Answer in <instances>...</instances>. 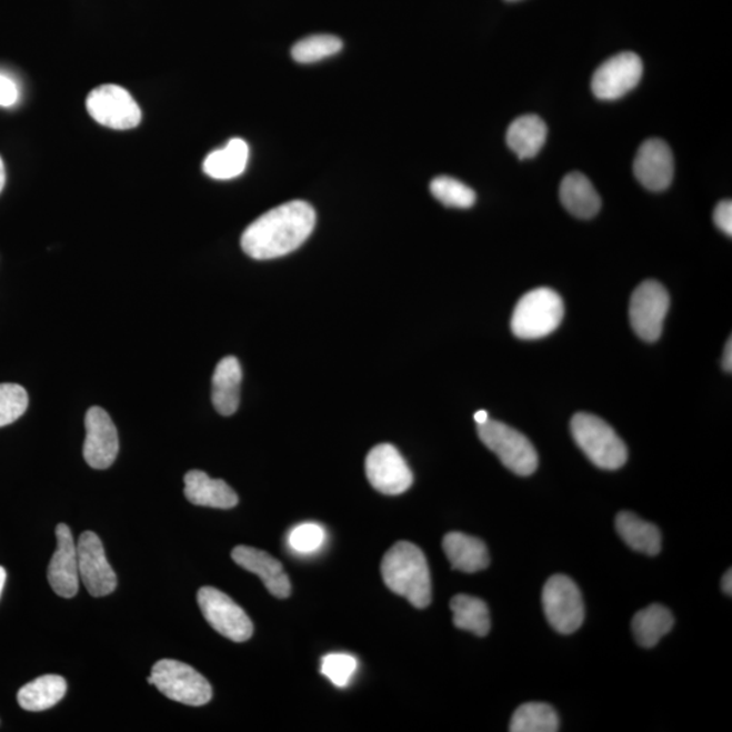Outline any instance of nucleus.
<instances>
[{
    "label": "nucleus",
    "mask_w": 732,
    "mask_h": 732,
    "mask_svg": "<svg viewBox=\"0 0 732 732\" xmlns=\"http://www.w3.org/2000/svg\"><path fill=\"white\" fill-rule=\"evenodd\" d=\"M633 172L636 180L651 192H663L673 182L674 158L666 141L649 139L639 147Z\"/></svg>",
    "instance_id": "15"
},
{
    "label": "nucleus",
    "mask_w": 732,
    "mask_h": 732,
    "mask_svg": "<svg viewBox=\"0 0 732 732\" xmlns=\"http://www.w3.org/2000/svg\"><path fill=\"white\" fill-rule=\"evenodd\" d=\"M561 201L575 218L592 219L601 209V197L581 172H570L561 184Z\"/></svg>",
    "instance_id": "21"
},
{
    "label": "nucleus",
    "mask_w": 732,
    "mask_h": 732,
    "mask_svg": "<svg viewBox=\"0 0 732 732\" xmlns=\"http://www.w3.org/2000/svg\"><path fill=\"white\" fill-rule=\"evenodd\" d=\"M478 434L490 451L494 452L502 464L515 475L529 477L538 470L537 449L527 437L500 421L478 424Z\"/></svg>",
    "instance_id": "6"
},
{
    "label": "nucleus",
    "mask_w": 732,
    "mask_h": 732,
    "mask_svg": "<svg viewBox=\"0 0 732 732\" xmlns=\"http://www.w3.org/2000/svg\"><path fill=\"white\" fill-rule=\"evenodd\" d=\"M355 658L349 654H329L322 658L321 672L338 688L349 685L350 680L353 679L357 672Z\"/></svg>",
    "instance_id": "32"
},
{
    "label": "nucleus",
    "mask_w": 732,
    "mask_h": 732,
    "mask_svg": "<svg viewBox=\"0 0 732 732\" xmlns=\"http://www.w3.org/2000/svg\"><path fill=\"white\" fill-rule=\"evenodd\" d=\"M723 368L724 371H732V342L731 338L728 343H725L724 354H723Z\"/></svg>",
    "instance_id": "36"
},
{
    "label": "nucleus",
    "mask_w": 732,
    "mask_h": 732,
    "mask_svg": "<svg viewBox=\"0 0 732 732\" xmlns=\"http://www.w3.org/2000/svg\"><path fill=\"white\" fill-rule=\"evenodd\" d=\"M642 77V59L632 52L619 53L595 70L593 94L602 101H616L635 89Z\"/></svg>",
    "instance_id": "11"
},
{
    "label": "nucleus",
    "mask_w": 732,
    "mask_h": 732,
    "mask_svg": "<svg viewBox=\"0 0 732 732\" xmlns=\"http://www.w3.org/2000/svg\"><path fill=\"white\" fill-rule=\"evenodd\" d=\"M27 390L18 384H0V428L14 423L28 410Z\"/></svg>",
    "instance_id": "31"
},
{
    "label": "nucleus",
    "mask_w": 732,
    "mask_h": 732,
    "mask_svg": "<svg viewBox=\"0 0 732 732\" xmlns=\"http://www.w3.org/2000/svg\"><path fill=\"white\" fill-rule=\"evenodd\" d=\"M249 146L242 139H232L224 149L209 153L202 169L213 180H233L242 176L249 162Z\"/></svg>",
    "instance_id": "24"
},
{
    "label": "nucleus",
    "mask_w": 732,
    "mask_h": 732,
    "mask_svg": "<svg viewBox=\"0 0 732 732\" xmlns=\"http://www.w3.org/2000/svg\"><path fill=\"white\" fill-rule=\"evenodd\" d=\"M79 578L92 596H104L117 588L116 572L94 532H83L77 543Z\"/></svg>",
    "instance_id": "13"
},
{
    "label": "nucleus",
    "mask_w": 732,
    "mask_h": 732,
    "mask_svg": "<svg viewBox=\"0 0 732 732\" xmlns=\"http://www.w3.org/2000/svg\"><path fill=\"white\" fill-rule=\"evenodd\" d=\"M571 433L578 447L599 469L619 470L629 459L623 440L599 417L580 412L572 418Z\"/></svg>",
    "instance_id": "3"
},
{
    "label": "nucleus",
    "mask_w": 732,
    "mask_h": 732,
    "mask_svg": "<svg viewBox=\"0 0 732 732\" xmlns=\"http://www.w3.org/2000/svg\"><path fill=\"white\" fill-rule=\"evenodd\" d=\"M722 586H723V592L725 594H729V595L732 594V574H731V570L725 572V574L723 576Z\"/></svg>",
    "instance_id": "37"
},
{
    "label": "nucleus",
    "mask_w": 732,
    "mask_h": 732,
    "mask_svg": "<svg viewBox=\"0 0 732 732\" xmlns=\"http://www.w3.org/2000/svg\"><path fill=\"white\" fill-rule=\"evenodd\" d=\"M242 367L237 357H225L214 369L212 402L219 414H235L241 403Z\"/></svg>",
    "instance_id": "19"
},
{
    "label": "nucleus",
    "mask_w": 732,
    "mask_h": 732,
    "mask_svg": "<svg viewBox=\"0 0 732 732\" xmlns=\"http://www.w3.org/2000/svg\"><path fill=\"white\" fill-rule=\"evenodd\" d=\"M674 618L668 608L650 605L638 612L632 620V631L636 642L644 649H652L672 631Z\"/></svg>",
    "instance_id": "26"
},
{
    "label": "nucleus",
    "mask_w": 732,
    "mask_h": 732,
    "mask_svg": "<svg viewBox=\"0 0 732 732\" xmlns=\"http://www.w3.org/2000/svg\"><path fill=\"white\" fill-rule=\"evenodd\" d=\"M616 529L620 538L633 551L645 553L654 556L662 549V538L660 529L650 522L644 521L641 517L630 512H623L618 515Z\"/></svg>",
    "instance_id": "25"
},
{
    "label": "nucleus",
    "mask_w": 732,
    "mask_h": 732,
    "mask_svg": "<svg viewBox=\"0 0 732 732\" xmlns=\"http://www.w3.org/2000/svg\"><path fill=\"white\" fill-rule=\"evenodd\" d=\"M315 224V209L309 202H287L248 227L242 235V249L254 260H274L298 250L310 238Z\"/></svg>",
    "instance_id": "1"
},
{
    "label": "nucleus",
    "mask_w": 732,
    "mask_h": 732,
    "mask_svg": "<svg viewBox=\"0 0 732 732\" xmlns=\"http://www.w3.org/2000/svg\"><path fill=\"white\" fill-rule=\"evenodd\" d=\"M4 183H6L4 163L2 161V158H0V193H2V190L4 188Z\"/></svg>",
    "instance_id": "39"
},
{
    "label": "nucleus",
    "mask_w": 732,
    "mask_h": 732,
    "mask_svg": "<svg viewBox=\"0 0 732 732\" xmlns=\"http://www.w3.org/2000/svg\"><path fill=\"white\" fill-rule=\"evenodd\" d=\"M430 192L449 208L467 209L477 202V193L465 183L452 177H437L430 183Z\"/></svg>",
    "instance_id": "30"
},
{
    "label": "nucleus",
    "mask_w": 732,
    "mask_h": 732,
    "mask_svg": "<svg viewBox=\"0 0 732 732\" xmlns=\"http://www.w3.org/2000/svg\"><path fill=\"white\" fill-rule=\"evenodd\" d=\"M233 562L242 569L261 578L264 588L277 599H287L292 592V584L282 564L272 555L252 547L239 545L233 549Z\"/></svg>",
    "instance_id": "17"
},
{
    "label": "nucleus",
    "mask_w": 732,
    "mask_h": 732,
    "mask_svg": "<svg viewBox=\"0 0 732 732\" xmlns=\"http://www.w3.org/2000/svg\"><path fill=\"white\" fill-rule=\"evenodd\" d=\"M442 547L454 570L473 574L489 568V550L481 539L451 532L442 541Z\"/></svg>",
    "instance_id": "20"
},
{
    "label": "nucleus",
    "mask_w": 732,
    "mask_h": 732,
    "mask_svg": "<svg viewBox=\"0 0 732 732\" xmlns=\"http://www.w3.org/2000/svg\"><path fill=\"white\" fill-rule=\"evenodd\" d=\"M473 418H475L478 424H483L490 420L489 412L484 410H479Z\"/></svg>",
    "instance_id": "38"
},
{
    "label": "nucleus",
    "mask_w": 732,
    "mask_h": 732,
    "mask_svg": "<svg viewBox=\"0 0 732 732\" xmlns=\"http://www.w3.org/2000/svg\"><path fill=\"white\" fill-rule=\"evenodd\" d=\"M365 472L372 488L385 495L403 494L414 481L410 467L391 444H380L368 453Z\"/></svg>",
    "instance_id": "12"
},
{
    "label": "nucleus",
    "mask_w": 732,
    "mask_h": 732,
    "mask_svg": "<svg viewBox=\"0 0 732 732\" xmlns=\"http://www.w3.org/2000/svg\"><path fill=\"white\" fill-rule=\"evenodd\" d=\"M564 317L561 297L550 288H538L515 305L512 330L521 340H539L559 328Z\"/></svg>",
    "instance_id": "4"
},
{
    "label": "nucleus",
    "mask_w": 732,
    "mask_h": 732,
    "mask_svg": "<svg viewBox=\"0 0 732 732\" xmlns=\"http://www.w3.org/2000/svg\"><path fill=\"white\" fill-rule=\"evenodd\" d=\"M713 220L718 229L723 231L725 235H732V202L731 200H723L719 202V205L715 208V213H713Z\"/></svg>",
    "instance_id": "35"
},
{
    "label": "nucleus",
    "mask_w": 732,
    "mask_h": 732,
    "mask_svg": "<svg viewBox=\"0 0 732 732\" xmlns=\"http://www.w3.org/2000/svg\"><path fill=\"white\" fill-rule=\"evenodd\" d=\"M6 578H8V574H6V570L0 565V595H2L4 589Z\"/></svg>",
    "instance_id": "40"
},
{
    "label": "nucleus",
    "mask_w": 732,
    "mask_h": 732,
    "mask_svg": "<svg viewBox=\"0 0 732 732\" xmlns=\"http://www.w3.org/2000/svg\"><path fill=\"white\" fill-rule=\"evenodd\" d=\"M86 440L83 457L94 470H107L119 454V434L108 412L91 408L86 414Z\"/></svg>",
    "instance_id": "14"
},
{
    "label": "nucleus",
    "mask_w": 732,
    "mask_h": 732,
    "mask_svg": "<svg viewBox=\"0 0 732 732\" xmlns=\"http://www.w3.org/2000/svg\"><path fill=\"white\" fill-rule=\"evenodd\" d=\"M20 100V89L12 79L0 73V107L10 108Z\"/></svg>",
    "instance_id": "34"
},
{
    "label": "nucleus",
    "mask_w": 732,
    "mask_h": 732,
    "mask_svg": "<svg viewBox=\"0 0 732 732\" xmlns=\"http://www.w3.org/2000/svg\"><path fill=\"white\" fill-rule=\"evenodd\" d=\"M147 681L150 685H156L166 698L184 705H205L213 696L212 686L205 676L180 661L157 662Z\"/></svg>",
    "instance_id": "5"
},
{
    "label": "nucleus",
    "mask_w": 732,
    "mask_h": 732,
    "mask_svg": "<svg viewBox=\"0 0 732 732\" xmlns=\"http://www.w3.org/2000/svg\"><path fill=\"white\" fill-rule=\"evenodd\" d=\"M67 693V682L63 676L48 674L39 676L18 692V704L29 712H41L60 703Z\"/></svg>",
    "instance_id": "23"
},
{
    "label": "nucleus",
    "mask_w": 732,
    "mask_h": 732,
    "mask_svg": "<svg viewBox=\"0 0 732 732\" xmlns=\"http://www.w3.org/2000/svg\"><path fill=\"white\" fill-rule=\"evenodd\" d=\"M197 601L209 625L232 642L249 641L254 632L248 613L220 590L205 586L199 590Z\"/></svg>",
    "instance_id": "8"
},
{
    "label": "nucleus",
    "mask_w": 732,
    "mask_h": 732,
    "mask_svg": "<svg viewBox=\"0 0 732 732\" xmlns=\"http://www.w3.org/2000/svg\"><path fill=\"white\" fill-rule=\"evenodd\" d=\"M669 307V293L660 282L648 280L639 285L630 304V321L636 335L645 342L660 340Z\"/></svg>",
    "instance_id": "10"
},
{
    "label": "nucleus",
    "mask_w": 732,
    "mask_h": 732,
    "mask_svg": "<svg viewBox=\"0 0 732 732\" xmlns=\"http://www.w3.org/2000/svg\"><path fill=\"white\" fill-rule=\"evenodd\" d=\"M547 133L549 129L539 116H521L508 129V146L520 159H531L543 149Z\"/></svg>",
    "instance_id": "22"
},
{
    "label": "nucleus",
    "mask_w": 732,
    "mask_h": 732,
    "mask_svg": "<svg viewBox=\"0 0 732 732\" xmlns=\"http://www.w3.org/2000/svg\"><path fill=\"white\" fill-rule=\"evenodd\" d=\"M86 107L98 124L117 131L137 128L141 121L138 102L126 89L117 84H102L92 90Z\"/></svg>",
    "instance_id": "9"
},
{
    "label": "nucleus",
    "mask_w": 732,
    "mask_h": 732,
    "mask_svg": "<svg viewBox=\"0 0 732 732\" xmlns=\"http://www.w3.org/2000/svg\"><path fill=\"white\" fill-rule=\"evenodd\" d=\"M453 624L459 630L472 632L477 636L489 635L491 629L488 604L478 596L458 594L451 601Z\"/></svg>",
    "instance_id": "27"
},
{
    "label": "nucleus",
    "mask_w": 732,
    "mask_h": 732,
    "mask_svg": "<svg viewBox=\"0 0 732 732\" xmlns=\"http://www.w3.org/2000/svg\"><path fill=\"white\" fill-rule=\"evenodd\" d=\"M381 575L391 592L404 596L412 606L424 609L432 602V576L424 553L409 541H399L385 553Z\"/></svg>",
    "instance_id": "2"
},
{
    "label": "nucleus",
    "mask_w": 732,
    "mask_h": 732,
    "mask_svg": "<svg viewBox=\"0 0 732 732\" xmlns=\"http://www.w3.org/2000/svg\"><path fill=\"white\" fill-rule=\"evenodd\" d=\"M558 730V713L551 705L544 703L522 704L510 722L512 732H556Z\"/></svg>",
    "instance_id": "28"
},
{
    "label": "nucleus",
    "mask_w": 732,
    "mask_h": 732,
    "mask_svg": "<svg viewBox=\"0 0 732 732\" xmlns=\"http://www.w3.org/2000/svg\"><path fill=\"white\" fill-rule=\"evenodd\" d=\"M325 540V532L321 525L312 524V522H307V524H301L289 533L288 544L294 552L298 553H312L322 549Z\"/></svg>",
    "instance_id": "33"
},
{
    "label": "nucleus",
    "mask_w": 732,
    "mask_h": 732,
    "mask_svg": "<svg viewBox=\"0 0 732 732\" xmlns=\"http://www.w3.org/2000/svg\"><path fill=\"white\" fill-rule=\"evenodd\" d=\"M184 497L195 507L214 509L235 508L239 498L221 479H212L202 471H190L184 475Z\"/></svg>",
    "instance_id": "18"
},
{
    "label": "nucleus",
    "mask_w": 732,
    "mask_h": 732,
    "mask_svg": "<svg viewBox=\"0 0 732 732\" xmlns=\"http://www.w3.org/2000/svg\"><path fill=\"white\" fill-rule=\"evenodd\" d=\"M343 42L335 36L315 34L305 37L292 48V58L301 64L317 63L340 53Z\"/></svg>",
    "instance_id": "29"
},
{
    "label": "nucleus",
    "mask_w": 732,
    "mask_h": 732,
    "mask_svg": "<svg viewBox=\"0 0 732 732\" xmlns=\"http://www.w3.org/2000/svg\"><path fill=\"white\" fill-rule=\"evenodd\" d=\"M543 608L553 630L570 635L581 629L584 605L580 589L568 575H553L543 590Z\"/></svg>",
    "instance_id": "7"
},
{
    "label": "nucleus",
    "mask_w": 732,
    "mask_h": 732,
    "mask_svg": "<svg viewBox=\"0 0 732 732\" xmlns=\"http://www.w3.org/2000/svg\"><path fill=\"white\" fill-rule=\"evenodd\" d=\"M510 2H513V0H510Z\"/></svg>",
    "instance_id": "41"
},
{
    "label": "nucleus",
    "mask_w": 732,
    "mask_h": 732,
    "mask_svg": "<svg viewBox=\"0 0 732 732\" xmlns=\"http://www.w3.org/2000/svg\"><path fill=\"white\" fill-rule=\"evenodd\" d=\"M58 549L48 568V582L53 592L63 599H72L79 589V565L76 541L66 524L57 528Z\"/></svg>",
    "instance_id": "16"
}]
</instances>
